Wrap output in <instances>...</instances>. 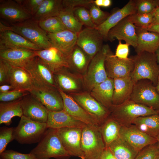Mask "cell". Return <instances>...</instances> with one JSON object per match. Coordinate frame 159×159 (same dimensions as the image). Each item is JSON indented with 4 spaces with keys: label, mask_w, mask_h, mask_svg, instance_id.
<instances>
[{
    "label": "cell",
    "mask_w": 159,
    "mask_h": 159,
    "mask_svg": "<svg viewBox=\"0 0 159 159\" xmlns=\"http://www.w3.org/2000/svg\"><path fill=\"white\" fill-rule=\"evenodd\" d=\"M9 30L18 34L41 48L46 49L52 46L47 33L32 18L19 23L6 25L0 22V31Z\"/></svg>",
    "instance_id": "obj_1"
},
{
    "label": "cell",
    "mask_w": 159,
    "mask_h": 159,
    "mask_svg": "<svg viewBox=\"0 0 159 159\" xmlns=\"http://www.w3.org/2000/svg\"><path fill=\"white\" fill-rule=\"evenodd\" d=\"M37 159H67L70 156L64 147L57 129L48 128L38 144L30 152Z\"/></svg>",
    "instance_id": "obj_2"
},
{
    "label": "cell",
    "mask_w": 159,
    "mask_h": 159,
    "mask_svg": "<svg viewBox=\"0 0 159 159\" xmlns=\"http://www.w3.org/2000/svg\"><path fill=\"white\" fill-rule=\"evenodd\" d=\"M109 110V116L123 126L132 125L134 121L140 117L159 115V111L136 103L130 100L119 105H112Z\"/></svg>",
    "instance_id": "obj_3"
},
{
    "label": "cell",
    "mask_w": 159,
    "mask_h": 159,
    "mask_svg": "<svg viewBox=\"0 0 159 159\" xmlns=\"http://www.w3.org/2000/svg\"><path fill=\"white\" fill-rule=\"evenodd\" d=\"M132 58L134 66L130 76L135 83L146 79L156 86L159 77V65L155 54L143 52Z\"/></svg>",
    "instance_id": "obj_4"
},
{
    "label": "cell",
    "mask_w": 159,
    "mask_h": 159,
    "mask_svg": "<svg viewBox=\"0 0 159 159\" xmlns=\"http://www.w3.org/2000/svg\"><path fill=\"white\" fill-rule=\"evenodd\" d=\"M110 49L108 44L103 45L101 50L91 59L86 73L83 76L85 90L90 92L96 85L108 78L105 61Z\"/></svg>",
    "instance_id": "obj_5"
},
{
    "label": "cell",
    "mask_w": 159,
    "mask_h": 159,
    "mask_svg": "<svg viewBox=\"0 0 159 159\" xmlns=\"http://www.w3.org/2000/svg\"><path fill=\"white\" fill-rule=\"evenodd\" d=\"M81 147L84 159H98L106 146L100 126L86 125L82 129Z\"/></svg>",
    "instance_id": "obj_6"
},
{
    "label": "cell",
    "mask_w": 159,
    "mask_h": 159,
    "mask_svg": "<svg viewBox=\"0 0 159 159\" xmlns=\"http://www.w3.org/2000/svg\"><path fill=\"white\" fill-rule=\"evenodd\" d=\"M46 123L35 121L23 116L14 127V140L21 144L39 142L48 129Z\"/></svg>",
    "instance_id": "obj_7"
},
{
    "label": "cell",
    "mask_w": 159,
    "mask_h": 159,
    "mask_svg": "<svg viewBox=\"0 0 159 159\" xmlns=\"http://www.w3.org/2000/svg\"><path fill=\"white\" fill-rule=\"evenodd\" d=\"M130 100L159 111V93L150 80L143 79L135 83Z\"/></svg>",
    "instance_id": "obj_8"
},
{
    "label": "cell",
    "mask_w": 159,
    "mask_h": 159,
    "mask_svg": "<svg viewBox=\"0 0 159 159\" xmlns=\"http://www.w3.org/2000/svg\"><path fill=\"white\" fill-rule=\"evenodd\" d=\"M23 69L29 74L35 86L58 89L54 73L37 56L31 59Z\"/></svg>",
    "instance_id": "obj_9"
},
{
    "label": "cell",
    "mask_w": 159,
    "mask_h": 159,
    "mask_svg": "<svg viewBox=\"0 0 159 159\" xmlns=\"http://www.w3.org/2000/svg\"><path fill=\"white\" fill-rule=\"evenodd\" d=\"M88 113L95 118L100 125L109 116L108 109L104 107L86 91L68 94Z\"/></svg>",
    "instance_id": "obj_10"
},
{
    "label": "cell",
    "mask_w": 159,
    "mask_h": 159,
    "mask_svg": "<svg viewBox=\"0 0 159 159\" xmlns=\"http://www.w3.org/2000/svg\"><path fill=\"white\" fill-rule=\"evenodd\" d=\"M103 39L96 28L86 27L77 34L76 45L92 59L102 49Z\"/></svg>",
    "instance_id": "obj_11"
},
{
    "label": "cell",
    "mask_w": 159,
    "mask_h": 159,
    "mask_svg": "<svg viewBox=\"0 0 159 159\" xmlns=\"http://www.w3.org/2000/svg\"><path fill=\"white\" fill-rule=\"evenodd\" d=\"M105 66L108 77L114 79L130 76L134 63L132 57L119 59L113 54L110 49L106 55Z\"/></svg>",
    "instance_id": "obj_12"
},
{
    "label": "cell",
    "mask_w": 159,
    "mask_h": 159,
    "mask_svg": "<svg viewBox=\"0 0 159 159\" xmlns=\"http://www.w3.org/2000/svg\"><path fill=\"white\" fill-rule=\"evenodd\" d=\"M82 129L66 127L57 130L64 147L70 155L84 159L81 147Z\"/></svg>",
    "instance_id": "obj_13"
},
{
    "label": "cell",
    "mask_w": 159,
    "mask_h": 159,
    "mask_svg": "<svg viewBox=\"0 0 159 159\" xmlns=\"http://www.w3.org/2000/svg\"><path fill=\"white\" fill-rule=\"evenodd\" d=\"M120 136L138 152L146 147L157 142L156 138L143 132L133 124L121 126Z\"/></svg>",
    "instance_id": "obj_14"
},
{
    "label": "cell",
    "mask_w": 159,
    "mask_h": 159,
    "mask_svg": "<svg viewBox=\"0 0 159 159\" xmlns=\"http://www.w3.org/2000/svg\"><path fill=\"white\" fill-rule=\"evenodd\" d=\"M72 72L64 68L54 74L58 88L67 94L84 91L83 76Z\"/></svg>",
    "instance_id": "obj_15"
},
{
    "label": "cell",
    "mask_w": 159,
    "mask_h": 159,
    "mask_svg": "<svg viewBox=\"0 0 159 159\" xmlns=\"http://www.w3.org/2000/svg\"><path fill=\"white\" fill-rule=\"evenodd\" d=\"M137 27L128 19L125 18L109 31L107 39L112 42L115 39L123 40L126 43L135 48L137 45Z\"/></svg>",
    "instance_id": "obj_16"
},
{
    "label": "cell",
    "mask_w": 159,
    "mask_h": 159,
    "mask_svg": "<svg viewBox=\"0 0 159 159\" xmlns=\"http://www.w3.org/2000/svg\"><path fill=\"white\" fill-rule=\"evenodd\" d=\"M29 92L48 110L64 109L62 98L58 89L35 86Z\"/></svg>",
    "instance_id": "obj_17"
},
{
    "label": "cell",
    "mask_w": 159,
    "mask_h": 159,
    "mask_svg": "<svg viewBox=\"0 0 159 159\" xmlns=\"http://www.w3.org/2000/svg\"><path fill=\"white\" fill-rule=\"evenodd\" d=\"M23 115L33 120L46 123L48 110L29 93L21 100Z\"/></svg>",
    "instance_id": "obj_18"
},
{
    "label": "cell",
    "mask_w": 159,
    "mask_h": 159,
    "mask_svg": "<svg viewBox=\"0 0 159 159\" xmlns=\"http://www.w3.org/2000/svg\"><path fill=\"white\" fill-rule=\"evenodd\" d=\"M35 52L54 74L64 68H69L66 56L55 47L52 46L46 49L35 51Z\"/></svg>",
    "instance_id": "obj_19"
},
{
    "label": "cell",
    "mask_w": 159,
    "mask_h": 159,
    "mask_svg": "<svg viewBox=\"0 0 159 159\" xmlns=\"http://www.w3.org/2000/svg\"><path fill=\"white\" fill-rule=\"evenodd\" d=\"M62 98L64 109L70 116L87 125L100 126L97 120L86 112L70 95L58 88Z\"/></svg>",
    "instance_id": "obj_20"
},
{
    "label": "cell",
    "mask_w": 159,
    "mask_h": 159,
    "mask_svg": "<svg viewBox=\"0 0 159 159\" xmlns=\"http://www.w3.org/2000/svg\"><path fill=\"white\" fill-rule=\"evenodd\" d=\"M136 12L135 1L130 0L123 7L110 14L107 19L96 29L104 39H107L108 33L111 29L125 18L136 13Z\"/></svg>",
    "instance_id": "obj_21"
},
{
    "label": "cell",
    "mask_w": 159,
    "mask_h": 159,
    "mask_svg": "<svg viewBox=\"0 0 159 159\" xmlns=\"http://www.w3.org/2000/svg\"><path fill=\"white\" fill-rule=\"evenodd\" d=\"M0 16L11 24L19 23L32 18L15 0H0Z\"/></svg>",
    "instance_id": "obj_22"
},
{
    "label": "cell",
    "mask_w": 159,
    "mask_h": 159,
    "mask_svg": "<svg viewBox=\"0 0 159 159\" xmlns=\"http://www.w3.org/2000/svg\"><path fill=\"white\" fill-rule=\"evenodd\" d=\"M36 56L35 51L22 48H15L0 50V59L12 67L24 68Z\"/></svg>",
    "instance_id": "obj_23"
},
{
    "label": "cell",
    "mask_w": 159,
    "mask_h": 159,
    "mask_svg": "<svg viewBox=\"0 0 159 159\" xmlns=\"http://www.w3.org/2000/svg\"><path fill=\"white\" fill-rule=\"evenodd\" d=\"M15 48H25L34 51L43 49L12 31H0V50Z\"/></svg>",
    "instance_id": "obj_24"
},
{
    "label": "cell",
    "mask_w": 159,
    "mask_h": 159,
    "mask_svg": "<svg viewBox=\"0 0 159 159\" xmlns=\"http://www.w3.org/2000/svg\"><path fill=\"white\" fill-rule=\"evenodd\" d=\"M46 123L48 128L56 129L66 127L83 128L87 125L72 117L64 109L59 111L48 110Z\"/></svg>",
    "instance_id": "obj_25"
},
{
    "label": "cell",
    "mask_w": 159,
    "mask_h": 159,
    "mask_svg": "<svg viewBox=\"0 0 159 159\" xmlns=\"http://www.w3.org/2000/svg\"><path fill=\"white\" fill-rule=\"evenodd\" d=\"M47 34L52 46L58 49L66 56L76 45L77 34L69 30L65 29Z\"/></svg>",
    "instance_id": "obj_26"
},
{
    "label": "cell",
    "mask_w": 159,
    "mask_h": 159,
    "mask_svg": "<svg viewBox=\"0 0 159 159\" xmlns=\"http://www.w3.org/2000/svg\"><path fill=\"white\" fill-rule=\"evenodd\" d=\"M137 45L135 48L137 54L143 52L155 53L159 47V34L137 27Z\"/></svg>",
    "instance_id": "obj_27"
},
{
    "label": "cell",
    "mask_w": 159,
    "mask_h": 159,
    "mask_svg": "<svg viewBox=\"0 0 159 159\" xmlns=\"http://www.w3.org/2000/svg\"><path fill=\"white\" fill-rule=\"evenodd\" d=\"M113 80L112 105H118L130 100L135 83L130 76Z\"/></svg>",
    "instance_id": "obj_28"
},
{
    "label": "cell",
    "mask_w": 159,
    "mask_h": 159,
    "mask_svg": "<svg viewBox=\"0 0 159 159\" xmlns=\"http://www.w3.org/2000/svg\"><path fill=\"white\" fill-rule=\"evenodd\" d=\"M114 87L113 79L108 77L96 85L90 92L93 98L109 110L112 105Z\"/></svg>",
    "instance_id": "obj_29"
},
{
    "label": "cell",
    "mask_w": 159,
    "mask_h": 159,
    "mask_svg": "<svg viewBox=\"0 0 159 159\" xmlns=\"http://www.w3.org/2000/svg\"><path fill=\"white\" fill-rule=\"evenodd\" d=\"M66 57L69 69L82 76L86 73L92 59L77 45Z\"/></svg>",
    "instance_id": "obj_30"
},
{
    "label": "cell",
    "mask_w": 159,
    "mask_h": 159,
    "mask_svg": "<svg viewBox=\"0 0 159 159\" xmlns=\"http://www.w3.org/2000/svg\"><path fill=\"white\" fill-rule=\"evenodd\" d=\"M9 84L13 90L29 92L35 86L30 76L24 69L12 67Z\"/></svg>",
    "instance_id": "obj_31"
},
{
    "label": "cell",
    "mask_w": 159,
    "mask_h": 159,
    "mask_svg": "<svg viewBox=\"0 0 159 159\" xmlns=\"http://www.w3.org/2000/svg\"><path fill=\"white\" fill-rule=\"evenodd\" d=\"M147 135L156 138L159 135V115L140 117L132 124Z\"/></svg>",
    "instance_id": "obj_32"
},
{
    "label": "cell",
    "mask_w": 159,
    "mask_h": 159,
    "mask_svg": "<svg viewBox=\"0 0 159 159\" xmlns=\"http://www.w3.org/2000/svg\"><path fill=\"white\" fill-rule=\"evenodd\" d=\"M21 98L11 102H0V124H4L6 125H9L12 123L13 117L15 116L21 117L22 116Z\"/></svg>",
    "instance_id": "obj_33"
},
{
    "label": "cell",
    "mask_w": 159,
    "mask_h": 159,
    "mask_svg": "<svg viewBox=\"0 0 159 159\" xmlns=\"http://www.w3.org/2000/svg\"><path fill=\"white\" fill-rule=\"evenodd\" d=\"M62 8V0H43L32 18L38 22L50 17L57 16Z\"/></svg>",
    "instance_id": "obj_34"
},
{
    "label": "cell",
    "mask_w": 159,
    "mask_h": 159,
    "mask_svg": "<svg viewBox=\"0 0 159 159\" xmlns=\"http://www.w3.org/2000/svg\"><path fill=\"white\" fill-rule=\"evenodd\" d=\"M121 126L115 120L109 117L100 126L106 147L120 137Z\"/></svg>",
    "instance_id": "obj_35"
},
{
    "label": "cell",
    "mask_w": 159,
    "mask_h": 159,
    "mask_svg": "<svg viewBox=\"0 0 159 159\" xmlns=\"http://www.w3.org/2000/svg\"><path fill=\"white\" fill-rule=\"evenodd\" d=\"M108 147L117 159H135L138 153L120 136Z\"/></svg>",
    "instance_id": "obj_36"
},
{
    "label": "cell",
    "mask_w": 159,
    "mask_h": 159,
    "mask_svg": "<svg viewBox=\"0 0 159 159\" xmlns=\"http://www.w3.org/2000/svg\"><path fill=\"white\" fill-rule=\"evenodd\" d=\"M73 9L72 8L63 7L57 16L66 29L77 34L82 30L83 25L74 16Z\"/></svg>",
    "instance_id": "obj_37"
},
{
    "label": "cell",
    "mask_w": 159,
    "mask_h": 159,
    "mask_svg": "<svg viewBox=\"0 0 159 159\" xmlns=\"http://www.w3.org/2000/svg\"><path fill=\"white\" fill-rule=\"evenodd\" d=\"M38 22L40 27L47 33H54L66 29L58 16L50 17Z\"/></svg>",
    "instance_id": "obj_38"
},
{
    "label": "cell",
    "mask_w": 159,
    "mask_h": 159,
    "mask_svg": "<svg viewBox=\"0 0 159 159\" xmlns=\"http://www.w3.org/2000/svg\"><path fill=\"white\" fill-rule=\"evenodd\" d=\"M127 17L129 20L136 27L146 29L152 24L153 15V12L143 14L136 13L129 15Z\"/></svg>",
    "instance_id": "obj_39"
},
{
    "label": "cell",
    "mask_w": 159,
    "mask_h": 159,
    "mask_svg": "<svg viewBox=\"0 0 159 159\" xmlns=\"http://www.w3.org/2000/svg\"><path fill=\"white\" fill-rule=\"evenodd\" d=\"M74 16L83 25L86 27L96 28L97 26L93 23L89 10L83 6H77L74 8Z\"/></svg>",
    "instance_id": "obj_40"
},
{
    "label": "cell",
    "mask_w": 159,
    "mask_h": 159,
    "mask_svg": "<svg viewBox=\"0 0 159 159\" xmlns=\"http://www.w3.org/2000/svg\"><path fill=\"white\" fill-rule=\"evenodd\" d=\"M89 10L92 21L97 27L102 24L110 14L101 10L94 3L91 6Z\"/></svg>",
    "instance_id": "obj_41"
},
{
    "label": "cell",
    "mask_w": 159,
    "mask_h": 159,
    "mask_svg": "<svg viewBox=\"0 0 159 159\" xmlns=\"http://www.w3.org/2000/svg\"><path fill=\"white\" fill-rule=\"evenodd\" d=\"M135 1L136 13L143 14L151 13L159 6V0H140Z\"/></svg>",
    "instance_id": "obj_42"
},
{
    "label": "cell",
    "mask_w": 159,
    "mask_h": 159,
    "mask_svg": "<svg viewBox=\"0 0 159 159\" xmlns=\"http://www.w3.org/2000/svg\"><path fill=\"white\" fill-rule=\"evenodd\" d=\"M14 127L3 126L0 129V155L6 150L7 145L14 139Z\"/></svg>",
    "instance_id": "obj_43"
},
{
    "label": "cell",
    "mask_w": 159,
    "mask_h": 159,
    "mask_svg": "<svg viewBox=\"0 0 159 159\" xmlns=\"http://www.w3.org/2000/svg\"><path fill=\"white\" fill-rule=\"evenodd\" d=\"M159 157L157 143L148 146L140 151L135 159H157Z\"/></svg>",
    "instance_id": "obj_44"
},
{
    "label": "cell",
    "mask_w": 159,
    "mask_h": 159,
    "mask_svg": "<svg viewBox=\"0 0 159 159\" xmlns=\"http://www.w3.org/2000/svg\"><path fill=\"white\" fill-rule=\"evenodd\" d=\"M31 15L32 17L36 14L43 0H15Z\"/></svg>",
    "instance_id": "obj_45"
},
{
    "label": "cell",
    "mask_w": 159,
    "mask_h": 159,
    "mask_svg": "<svg viewBox=\"0 0 159 159\" xmlns=\"http://www.w3.org/2000/svg\"><path fill=\"white\" fill-rule=\"evenodd\" d=\"M29 93L27 91L16 90L6 92L0 93V101L1 102L14 101L21 99Z\"/></svg>",
    "instance_id": "obj_46"
},
{
    "label": "cell",
    "mask_w": 159,
    "mask_h": 159,
    "mask_svg": "<svg viewBox=\"0 0 159 159\" xmlns=\"http://www.w3.org/2000/svg\"><path fill=\"white\" fill-rule=\"evenodd\" d=\"M2 159H37L33 153L24 154L12 150H5L0 155Z\"/></svg>",
    "instance_id": "obj_47"
},
{
    "label": "cell",
    "mask_w": 159,
    "mask_h": 159,
    "mask_svg": "<svg viewBox=\"0 0 159 159\" xmlns=\"http://www.w3.org/2000/svg\"><path fill=\"white\" fill-rule=\"evenodd\" d=\"M12 66L5 61L0 59V85L9 84Z\"/></svg>",
    "instance_id": "obj_48"
},
{
    "label": "cell",
    "mask_w": 159,
    "mask_h": 159,
    "mask_svg": "<svg viewBox=\"0 0 159 159\" xmlns=\"http://www.w3.org/2000/svg\"><path fill=\"white\" fill-rule=\"evenodd\" d=\"M63 7H69L74 8L77 6H83L89 9L94 3L93 0H63Z\"/></svg>",
    "instance_id": "obj_49"
},
{
    "label": "cell",
    "mask_w": 159,
    "mask_h": 159,
    "mask_svg": "<svg viewBox=\"0 0 159 159\" xmlns=\"http://www.w3.org/2000/svg\"><path fill=\"white\" fill-rule=\"evenodd\" d=\"M127 44H122L121 41H119L115 55L117 57L122 59H127L129 53V46Z\"/></svg>",
    "instance_id": "obj_50"
},
{
    "label": "cell",
    "mask_w": 159,
    "mask_h": 159,
    "mask_svg": "<svg viewBox=\"0 0 159 159\" xmlns=\"http://www.w3.org/2000/svg\"><path fill=\"white\" fill-rule=\"evenodd\" d=\"M98 159H117L108 147H106Z\"/></svg>",
    "instance_id": "obj_51"
},
{
    "label": "cell",
    "mask_w": 159,
    "mask_h": 159,
    "mask_svg": "<svg viewBox=\"0 0 159 159\" xmlns=\"http://www.w3.org/2000/svg\"><path fill=\"white\" fill-rule=\"evenodd\" d=\"M153 15L151 24H159V6H157L153 12Z\"/></svg>",
    "instance_id": "obj_52"
},
{
    "label": "cell",
    "mask_w": 159,
    "mask_h": 159,
    "mask_svg": "<svg viewBox=\"0 0 159 159\" xmlns=\"http://www.w3.org/2000/svg\"><path fill=\"white\" fill-rule=\"evenodd\" d=\"M13 90L12 86L10 84H4L0 86V93H4Z\"/></svg>",
    "instance_id": "obj_53"
},
{
    "label": "cell",
    "mask_w": 159,
    "mask_h": 159,
    "mask_svg": "<svg viewBox=\"0 0 159 159\" xmlns=\"http://www.w3.org/2000/svg\"><path fill=\"white\" fill-rule=\"evenodd\" d=\"M144 29L159 34V24H151L146 29Z\"/></svg>",
    "instance_id": "obj_54"
},
{
    "label": "cell",
    "mask_w": 159,
    "mask_h": 159,
    "mask_svg": "<svg viewBox=\"0 0 159 159\" xmlns=\"http://www.w3.org/2000/svg\"><path fill=\"white\" fill-rule=\"evenodd\" d=\"M112 4V1L110 0H103L102 7H108L110 6Z\"/></svg>",
    "instance_id": "obj_55"
},
{
    "label": "cell",
    "mask_w": 159,
    "mask_h": 159,
    "mask_svg": "<svg viewBox=\"0 0 159 159\" xmlns=\"http://www.w3.org/2000/svg\"><path fill=\"white\" fill-rule=\"evenodd\" d=\"M157 61L159 65V47L156 51L155 53Z\"/></svg>",
    "instance_id": "obj_56"
},
{
    "label": "cell",
    "mask_w": 159,
    "mask_h": 159,
    "mask_svg": "<svg viewBox=\"0 0 159 159\" xmlns=\"http://www.w3.org/2000/svg\"><path fill=\"white\" fill-rule=\"evenodd\" d=\"M156 90L159 93V77L158 79L157 84L156 86Z\"/></svg>",
    "instance_id": "obj_57"
},
{
    "label": "cell",
    "mask_w": 159,
    "mask_h": 159,
    "mask_svg": "<svg viewBox=\"0 0 159 159\" xmlns=\"http://www.w3.org/2000/svg\"><path fill=\"white\" fill-rule=\"evenodd\" d=\"M157 141V144L158 145V146L159 148V135L156 138Z\"/></svg>",
    "instance_id": "obj_58"
},
{
    "label": "cell",
    "mask_w": 159,
    "mask_h": 159,
    "mask_svg": "<svg viewBox=\"0 0 159 159\" xmlns=\"http://www.w3.org/2000/svg\"><path fill=\"white\" fill-rule=\"evenodd\" d=\"M157 159H159V157Z\"/></svg>",
    "instance_id": "obj_59"
},
{
    "label": "cell",
    "mask_w": 159,
    "mask_h": 159,
    "mask_svg": "<svg viewBox=\"0 0 159 159\" xmlns=\"http://www.w3.org/2000/svg\"><path fill=\"white\" fill-rule=\"evenodd\" d=\"M0 159H2L1 158H0Z\"/></svg>",
    "instance_id": "obj_60"
}]
</instances>
